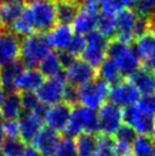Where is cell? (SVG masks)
Listing matches in <instances>:
<instances>
[{
	"label": "cell",
	"instance_id": "obj_1",
	"mask_svg": "<svg viewBox=\"0 0 155 156\" xmlns=\"http://www.w3.org/2000/svg\"><path fill=\"white\" fill-rule=\"evenodd\" d=\"M57 23L55 0H37L27 5L20 17L10 26L17 37L43 34L49 32Z\"/></svg>",
	"mask_w": 155,
	"mask_h": 156
},
{
	"label": "cell",
	"instance_id": "obj_2",
	"mask_svg": "<svg viewBox=\"0 0 155 156\" xmlns=\"http://www.w3.org/2000/svg\"><path fill=\"white\" fill-rule=\"evenodd\" d=\"M99 132L98 112L83 106L72 107L71 119L64 131L65 137L75 139L83 133L96 134Z\"/></svg>",
	"mask_w": 155,
	"mask_h": 156
},
{
	"label": "cell",
	"instance_id": "obj_3",
	"mask_svg": "<svg viewBox=\"0 0 155 156\" xmlns=\"http://www.w3.org/2000/svg\"><path fill=\"white\" fill-rule=\"evenodd\" d=\"M107 56L117 64L122 76H131L140 69L142 61L135 48L130 47V44H124L120 40L116 39L108 44Z\"/></svg>",
	"mask_w": 155,
	"mask_h": 156
},
{
	"label": "cell",
	"instance_id": "obj_4",
	"mask_svg": "<svg viewBox=\"0 0 155 156\" xmlns=\"http://www.w3.org/2000/svg\"><path fill=\"white\" fill-rule=\"evenodd\" d=\"M47 37L43 34H31L21 42V62L27 69H35L50 52Z\"/></svg>",
	"mask_w": 155,
	"mask_h": 156
},
{
	"label": "cell",
	"instance_id": "obj_5",
	"mask_svg": "<svg viewBox=\"0 0 155 156\" xmlns=\"http://www.w3.org/2000/svg\"><path fill=\"white\" fill-rule=\"evenodd\" d=\"M111 86L102 79H94L90 82L78 88L79 104L87 108L98 111L104 104H106L110 95Z\"/></svg>",
	"mask_w": 155,
	"mask_h": 156
},
{
	"label": "cell",
	"instance_id": "obj_6",
	"mask_svg": "<svg viewBox=\"0 0 155 156\" xmlns=\"http://www.w3.org/2000/svg\"><path fill=\"white\" fill-rule=\"evenodd\" d=\"M108 38L98 30L86 35V48L82 52V59L92 67H99L107 58Z\"/></svg>",
	"mask_w": 155,
	"mask_h": 156
},
{
	"label": "cell",
	"instance_id": "obj_7",
	"mask_svg": "<svg viewBox=\"0 0 155 156\" xmlns=\"http://www.w3.org/2000/svg\"><path fill=\"white\" fill-rule=\"evenodd\" d=\"M69 83L63 74H58L52 78H47L40 87L37 95L41 104L45 106H54L64 101V95Z\"/></svg>",
	"mask_w": 155,
	"mask_h": 156
},
{
	"label": "cell",
	"instance_id": "obj_8",
	"mask_svg": "<svg viewBox=\"0 0 155 156\" xmlns=\"http://www.w3.org/2000/svg\"><path fill=\"white\" fill-rule=\"evenodd\" d=\"M123 121L124 124L131 126L138 136L152 137L155 132V117L145 114L138 105L123 109Z\"/></svg>",
	"mask_w": 155,
	"mask_h": 156
},
{
	"label": "cell",
	"instance_id": "obj_9",
	"mask_svg": "<svg viewBox=\"0 0 155 156\" xmlns=\"http://www.w3.org/2000/svg\"><path fill=\"white\" fill-rule=\"evenodd\" d=\"M97 112L99 120V132H102V134L113 136L124 123L123 109L111 101L104 104Z\"/></svg>",
	"mask_w": 155,
	"mask_h": 156
},
{
	"label": "cell",
	"instance_id": "obj_10",
	"mask_svg": "<svg viewBox=\"0 0 155 156\" xmlns=\"http://www.w3.org/2000/svg\"><path fill=\"white\" fill-rule=\"evenodd\" d=\"M140 97L142 95L130 81L121 80L120 82L113 84L110 88V101L122 109L130 107L132 105H137Z\"/></svg>",
	"mask_w": 155,
	"mask_h": 156
},
{
	"label": "cell",
	"instance_id": "obj_11",
	"mask_svg": "<svg viewBox=\"0 0 155 156\" xmlns=\"http://www.w3.org/2000/svg\"><path fill=\"white\" fill-rule=\"evenodd\" d=\"M138 14L132 9H123L116 14V32L117 40L130 44L137 39Z\"/></svg>",
	"mask_w": 155,
	"mask_h": 156
},
{
	"label": "cell",
	"instance_id": "obj_12",
	"mask_svg": "<svg viewBox=\"0 0 155 156\" xmlns=\"http://www.w3.org/2000/svg\"><path fill=\"white\" fill-rule=\"evenodd\" d=\"M65 79L70 86L79 88L96 78L95 67L83 59H73L65 67Z\"/></svg>",
	"mask_w": 155,
	"mask_h": 156
},
{
	"label": "cell",
	"instance_id": "obj_13",
	"mask_svg": "<svg viewBox=\"0 0 155 156\" xmlns=\"http://www.w3.org/2000/svg\"><path fill=\"white\" fill-rule=\"evenodd\" d=\"M72 114V107L65 103L49 106L43 115V124L58 133L64 132Z\"/></svg>",
	"mask_w": 155,
	"mask_h": 156
},
{
	"label": "cell",
	"instance_id": "obj_14",
	"mask_svg": "<svg viewBox=\"0 0 155 156\" xmlns=\"http://www.w3.org/2000/svg\"><path fill=\"white\" fill-rule=\"evenodd\" d=\"M21 55V42L13 32L2 31L0 33V66L4 67L18 61Z\"/></svg>",
	"mask_w": 155,
	"mask_h": 156
},
{
	"label": "cell",
	"instance_id": "obj_15",
	"mask_svg": "<svg viewBox=\"0 0 155 156\" xmlns=\"http://www.w3.org/2000/svg\"><path fill=\"white\" fill-rule=\"evenodd\" d=\"M135 50L142 62L144 69L155 72V34L148 31L136 39Z\"/></svg>",
	"mask_w": 155,
	"mask_h": 156
},
{
	"label": "cell",
	"instance_id": "obj_16",
	"mask_svg": "<svg viewBox=\"0 0 155 156\" xmlns=\"http://www.w3.org/2000/svg\"><path fill=\"white\" fill-rule=\"evenodd\" d=\"M60 134L56 131L43 126V129L31 143L32 147L42 156H52L60 143Z\"/></svg>",
	"mask_w": 155,
	"mask_h": 156
},
{
	"label": "cell",
	"instance_id": "obj_17",
	"mask_svg": "<svg viewBox=\"0 0 155 156\" xmlns=\"http://www.w3.org/2000/svg\"><path fill=\"white\" fill-rule=\"evenodd\" d=\"M20 138L25 144L32 143L33 139L43 129V120L34 113H23L18 119Z\"/></svg>",
	"mask_w": 155,
	"mask_h": 156
},
{
	"label": "cell",
	"instance_id": "obj_18",
	"mask_svg": "<svg viewBox=\"0 0 155 156\" xmlns=\"http://www.w3.org/2000/svg\"><path fill=\"white\" fill-rule=\"evenodd\" d=\"M73 35L74 31L72 26L59 23L48 32L47 40L50 48H54L58 51H64L69 47Z\"/></svg>",
	"mask_w": 155,
	"mask_h": 156
},
{
	"label": "cell",
	"instance_id": "obj_19",
	"mask_svg": "<svg viewBox=\"0 0 155 156\" xmlns=\"http://www.w3.org/2000/svg\"><path fill=\"white\" fill-rule=\"evenodd\" d=\"M25 66L21 61H16L0 69V87L2 88L6 94L17 92L16 91V82L21 76Z\"/></svg>",
	"mask_w": 155,
	"mask_h": 156
},
{
	"label": "cell",
	"instance_id": "obj_20",
	"mask_svg": "<svg viewBox=\"0 0 155 156\" xmlns=\"http://www.w3.org/2000/svg\"><path fill=\"white\" fill-rule=\"evenodd\" d=\"M98 26V13L81 8L72 22V29L77 34L88 35L97 30Z\"/></svg>",
	"mask_w": 155,
	"mask_h": 156
},
{
	"label": "cell",
	"instance_id": "obj_21",
	"mask_svg": "<svg viewBox=\"0 0 155 156\" xmlns=\"http://www.w3.org/2000/svg\"><path fill=\"white\" fill-rule=\"evenodd\" d=\"M45 76L37 69H24L16 82V91L20 92H37L42 86Z\"/></svg>",
	"mask_w": 155,
	"mask_h": 156
},
{
	"label": "cell",
	"instance_id": "obj_22",
	"mask_svg": "<svg viewBox=\"0 0 155 156\" xmlns=\"http://www.w3.org/2000/svg\"><path fill=\"white\" fill-rule=\"evenodd\" d=\"M0 112L5 120H18L24 113L22 106L21 94L18 92L6 94V97L0 106Z\"/></svg>",
	"mask_w": 155,
	"mask_h": 156
},
{
	"label": "cell",
	"instance_id": "obj_23",
	"mask_svg": "<svg viewBox=\"0 0 155 156\" xmlns=\"http://www.w3.org/2000/svg\"><path fill=\"white\" fill-rule=\"evenodd\" d=\"M130 82L142 96L155 92V74L146 69H139L130 76Z\"/></svg>",
	"mask_w": 155,
	"mask_h": 156
},
{
	"label": "cell",
	"instance_id": "obj_24",
	"mask_svg": "<svg viewBox=\"0 0 155 156\" xmlns=\"http://www.w3.org/2000/svg\"><path fill=\"white\" fill-rule=\"evenodd\" d=\"M57 21L62 24H72L80 10L79 0H55Z\"/></svg>",
	"mask_w": 155,
	"mask_h": 156
},
{
	"label": "cell",
	"instance_id": "obj_25",
	"mask_svg": "<svg viewBox=\"0 0 155 156\" xmlns=\"http://www.w3.org/2000/svg\"><path fill=\"white\" fill-rule=\"evenodd\" d=\"M99 79L104 80L110 86H113L115 83L120 82L122 80V74L119 69V66L112 58H106L103 62V64L99 66Z\"/></svg>",
	"mask_w": 155,
	"mask_h": 156
},
{
	"label": "cell",
	"instance_id": "obj_26",
	"mask_svg": "<svg viewBox=\"0 0 155 156\" xmlns=\"http://www.w3.org/2000/svg\"><path fill=\"white\" fill-rule=\"evenodd\" d=\"M38 67L40 73L42 74L45 78H52V76L60 74V71L63 69V66H62V63H60L58 52L50 51L42 61L40 62Z\"/></svg>",
	"mask_w": 155,
	"mask_h": 156
},
{
	"label": "cell",
	"instance_id": "obj_27",
	"mask_svg": "<svg viewBox=\"0 0 155 156\" xmlns=\"http://www.w3.org/2000/svg\"><path fill=\"white\" fill-rule=\"evenodd\" d=\"M98 145V137L96 134L83 133L75 138V148L78 156H94Z\"/></svg>",
	"mask_w": 155,
	"mask_h": 156
},
{
	"label": "cell",
	"instance_id": "obj_28",
	"mask_svg": "<svg viewBox=\"0 0 155 156\" xmlns=\"http://www.w3.org/2000/svg\"><path fill=\"white\" fill-rule=\"evenodd\" d=\"M131 156H155V146L151 137L138 136L131 145Z\"/></svg>",
	"mask_w": 155,
	"mask_h": 156
},
{
	"label": "cell",
	"instance_id": "obj_29",
	"mask_svg": "<svg viewBox=\"0 0 155 156\" xmlns=\"http://www.w3.org/2000/svg\"><path fill=\"white\" fill-rule=\"evenodd\" d=\"M23 10H24L23 4L2 2V5L0 6V13H1V17H2L5 25H13V23L22 15Z\"/></svg>",
	"mask_w": 155,
	"mask_h": 156
},
{
	"label": "cell",
	"instance_id": "obj_30",
	"mask_svg": "<svg viewBox=\"0 0 155 156\" xmlns=\"http://www.w3.org/2000/svg\"><path fill=\"white\" fill-rule=\"evenodd\" d=\"M99 32H102L107 38L115 35L116 32V14L100 12L98 14V26Z\"/></svg>",
	"mask_w": 155,
	"mask_h": 156
},
{
	"label": "cell",
	"instance_id": "obj_31",
	"mask_svg": "<svg viewBox=\"0 0 155 156\" xmlns=\"http://www.w3.org/2000/svg\"><path fill=\"white\" fill-rule=\"evenodd\" d=\"M27 148L21 138H6L1 146V152L5 156H22Z\"/></svg>",
	"mask_w": 155,
	"mask_h": 156
},
{
	"label": "cell",
	"instance_id": "obj_32",
	"mask_svg": "<svg viewBox=\"0 0 155 156\" xmlns=\"http://www.w3.org/2000/svg\"><path fill=\"white\" fill-rule=\"evenodd\" d=\"M115 141L112 136H98V145L94 156H114Z\"/></svg>",
	"mask_w": 155,
	"mask_h": 156
},
{
	"label": "cell",
	"instance_id": "obj_33",
	"mask_svg": "<svg viewBox=\"0 0 155 156\" xmlns=\"http://www.w3.org/2000/svg\"><path fill=\"white\" fill-rule=\"evenodd\" d=\"M114 136V140L116 143L127 144V145H132L136 138L138 137L137 132L128 124H123L119 128V130L116 131Z\"/></svg>",
	"mask_w": 155,
	"mask_h": 156
},
{
	"label": "cell",
	"instance_id": "obj_34",
	"mask_svg": "<svg viewBox=\"0 0 155 156\" xmlns=\"http://www.w3.org/2000/svg\"><path fill=\"white\" fill-rule=\"evenodd\" d=\"M85 48H86V37L75 33L73 35L72 40H71L67 49L64 50V51H66L70 56H72L73 58H78L79 56L82 55Z\"/></svg>",
	"mask_w": 155,
	"mask_h": 156
},
{
	"label": "cell",
	"instance_id": "obj_35",
	"mask_svg": "<svg viewBox=\"0 0 155 156\" xmlns=\"http://www.w3.org/2000/svg\"><path fill=\"white\" fill-rule=\"evenodd\" d=\"M52 156H78L75 140L72 138H67V137L62 138L58 147L52 154Z\"/></svg>",
	"mask_w": 155,
	"mask_h": 156
},
{
	"label": "cell",
	"instance_id": "obj_36",
	"mask_svg": "<svg viewBox=\"0 0 155 156\" xmlns=\"http://www.w3.org/2000/svg\"><path fill=\"white\" fill-rule=\"evenodd\" d=\"M137 105L145 114L155 117V92L142 96Z\"/></svg>",
	"mask_w": 155,
	"mask_h": 156
},
{
	"label": "cell",
	"instance_id": "obj_37",
	"mask_svg": "<svg viewBox=\"0 0 155 156\" xmlns=\"http://www.w3.org/2000/svg\"><path fill=\"white\" fill-rule=\"evenodd\" d=\"M6 138H20V124L18 120H5L2 122Z\"/></svg>",
	"mask_w": 155,
	"mask_h": 156
},
{
	"label": "cell",
	"instance_id": "obj_38",
	"mask_svg": "<svg viewBox=\"0 0 155 156\" xmlns=\"http://www.w3.org/2000/svg\"><path fill=\"white\" fill-rule=\"evenodd\" d=\"M65 104L70 105L71 107H74L79 104V99H78V88L72 87V86H67L66 91L64 95V101Z\"/></svg>",
	"mask_w": 155,
	"mask_h": 156
},
{
	"label": "cell",
	"instance_id": "obj_39",
	"mask_svg": "<svg viewBox=\"0 0 155 156\" xmlns=\"http://www.w3.org/2000/svg\"><path fill=\"white\" fill-rule=\"evenodd\" d=\"M79 2L80 6H82V8L99 14L103 8L105 0H79Z\"/></svg>",
	"mask_w": 155,
	"mask_h": 156
},
{
	"label": "cell",
	"instance_id": "obj_40",
	"mask_svg": "<svg viewBox=\"0 0 155 156\" xmlns=\"http://www.w3.org/2000/svg\"><path fill=\"white\" fill-rule=\"evenodd\" d=\"M115 141V140H114ZM114 156H131V145L116 143L114 146Z\"/></svg>",
	"mask_w": 155,
	"mask_h": 156
},
{
	"label": "cell",
	"instance_id": "obj_41",
	"mask_svg": "<svg viewBox=\"0 0 155 156\" xmlns=\"http://www.w3.org/2000/svg\"><path fill=\"white\" fill-rule=\"evenodd\" d=\"M22 156H42L38 151H35L32 146H27V148L25 149V152L23 153Z\"/></svg>",
	"mask_w": 155,
	"mask_h": 156
},
{
	"label": "cell",
	"instance_id": "obj_42",
	"mask_svg": "<svg viewBox=\"0 0 155 156\" xmlns=\"http://www.w3.org/2000/svg\"><path fill=\"white\" fill-rule=\"evenodd\" d=\"M5 139H6V136H5L4 129H2V122L0 123V149H1V146L4 144Z\"/></svg>",
	"mask_w": 155,
	"mask_h": 156
},
{
	"label": "cell",
	"instance_id": "obj_43",
	"mask_svg": "<svg viewBox=\"0 0 155 156\" xmlns=\"http://www.w3.org/2000/svg\"><path fill=\"white\" fill-rule=\"evenodd\" d=\"M5 97H6V91L2 89V88L0 87V106L2 104V101H4Z\"/></svg>",
	"mask_w": 155,
	"mask_h": 156
},
{
	"label": "cell",
	"instance_id": "obj_44",
	"mask_svg": "<svg viewBox=\"0 0 155 156\" xmlns=\"http://www.w3.org/2000/svg\"><path fill=\"white\" fill-rule=\"evenodd\" d=\"M4 2H16V4H23L26 0H2Z\"/></svg>",
	"mask_w": 155,
	"mask_h": 156
},
{
	"label": "cell",
	"instance_id": "obj_45",
	"mask_svg": "<svg viewBox=\"0 0 155 156\" xmlns=\"http://www.w3.org/2000/svg\"><path fill=\"white\" fill-rule=\"evenodd\" d=\"M4 26H5V24H4V21H2V17H1V13H0V33H1L2 31H5Z\"/></svg>",
	"mask_w": 155,
	"mask_h": 156
},
{
	"label": "cell",
	"instance_id": "obj_46",
	"mask_svg": "<svg viewBox=\"0 0 155 156\" xmlns=\"http://www.w3.org/2000/svg\"><path fill=\"white\" fill-rule=\"evenodd\" d=\"M151 31H153L155 34V20L151 22Z\"/></svg>",
	"mask_w": 155,
	"mask_h": 156
},
{
	"label": "cell",
	"instance_id": "obj_47",
	"mask_svg": "<svg viewBox=\"0 0 155 156\" xmlns=\"http://www.w3.org/2000/svg\"><path fill=\"white\" fill-rule=\"evenodd\" d=\"M151 138H152V140H153V144H154V146H155V132L153 133V136H152Z\"/></svg>",
	"mask_w": 155,
	"mask_h": 156
},
{
	"label": "cell",
	"instance_id": "obj_48",
	"mask_svg": "<svg viewBox=\"0 0 155 156\" xmlns=\"http://www.w3.org/2000/svg\"><path fill=\"white\" fill-rule=\"evenodd\" d=\"M2 120H4V116H2V114H1V112H0V123H1Z\"/></svg>",
	"mask_w": 155,
	"mask_h": 156
},
{
	"label": "cell",
	"instance_id": "obj_49",
	"mask_svg": "<svg viewBox=\"0 0 155 156\" xmlns=\"http://www.w3.org/2000/svg\"><path fill=\"white\" fill-rule=\"evenodd\" d=\"M0 156H5V155H4V153L1 152V149H0Z\"/></svg>",
	"mask_w": 155,
	"mask_h": 156
},
{
	"label": "cell",
	"instance_id": "obj_50",
	"mask_svg": "<svg viewBox=\"0 0 155 156\" xmlns=\"http://www.w3.org/2000/svg\"><path fill=\"white\" fill-rule=\"evenodd\" d=\"M0 2H2V0H0Z\"/></svg>",
	"mask_w": 155,
	"mask_h": 156
},
{
	"label": "cell",
	"instance_id": "obj_51",
	"mask_svg": "<svg viewBox=\"0 0 155 156\" xmlns=\"http://www.w3.org/2000/svg\"><path fill=\"white\" fill-rule=\"evenodd\" d=\"M154 74H155V72H154Z\"/></svg>",
	"mask_w": 155,
	"mask_h": 156
}]
</instances>
